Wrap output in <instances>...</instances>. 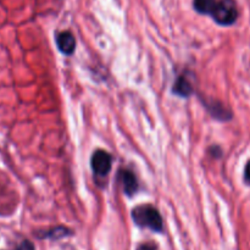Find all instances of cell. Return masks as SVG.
<instances>
[{
  "mask_svg": "<svg viewBox=\"0 0 250 250\" xmlns=\"http://www.w3.org/2000/svg\"><path fill=\"white\" fill-rule=\"evenodd\" d=\"M216 2V0H193V6L200 14L211 15Z\"/></svg>",
  "mask_w": 250,
  "mask_h": 250,
  "instance_id": "obj_7",
  "label": "cell"
},
{
  "mask_svg": "<svg viewBox=\"0 0 250 250\" xmlns=\"http://www.w3.org/2000/svg\"><path fill=\"white\" fill-rule=\"evenodd\" d=\"M92 168L95 175L106 176L111 170L112 159L109 153L104 150H97L92 156Z\"/></svg>",
  "mask_w": 250,
  "mask_h": 250,
  "instance_id": "obj_3",
  "label": "cell"
},
{
  "mask_svg": "<svg viewBox=\"0 0 250 250\" xmlns=\"http://www.w3.org/2000/svg\"><path fill=\"white\" fill-rule=\"evenodd\" d=\"M132 217L138 226L146 227L151 231H163V219L155 208L150 205H142L132 211Z\"/></svg>",
  "mask_w": 250,
  "mask_h": 250,
  "instance_id": "obj_1",
  "label": "cell"
},
{
  "mask_svg": "<svg viewBox=\"0 0 250 250\" xmlns=\"http://www.w3.org/2000/svg\"><path fill=\"white\" fill-rule=\"evenodd\" d=\"M211 16L221 26H229L236 22L238 17V9L234 0H220L216 2Z\"/></svg>",
  "mask_w": 250,
  "mask_h": 250,
  "instance_id": "obj_2",
  "label": "cell"
},
{
  "mask_svg": "<svg viewBox=\"0 0 250 250\" xmlns=\"http://www.w3.org/2000/svg\"><path fill=\"white\" fill-rule=\"evenodd\" d=\"M141 250H154V247H149V246H143L141 248Z\"/></svg>",
  "mask_w": 250,
  "mask_h": 250,
  "instance_id": "obj_11",
  "label": "cell"
},
{
  "mask_svg": "<svg viewBox=\"0 0 250 250\" xmlns=\"http://www.w3.org/2000/svg\"><path fill=\"white\" fill-rule=\"evenodd\" d=\"M120 180H121L125 193L129 195V197H132L137 192V189H138V183H137L136 176L131 171L122 170L120 172Z\"/></svg>",
  "mask_w": 250,
  "mask_h": 250,
  "instance_id": "obj_5",
  "label": "cell"
},
{
  "mask_svg": "<svg viewBox=\"0 0 250 250\" xmlns=\"http://www.w3.org/2000/svg\"><path fill=\"white\" fill-rule=\"evenodd\" d=\"M208 109L211 112V115L214 117H217L220 120H229L231 119V112L226 109L222 104H215L212 103L211 105H208Z\"/></svg>",
  "mask_w": 250,
  "mask_h": 250,
  "instance_id": "obj_8",
  "label": "cell"
},
{
  "mask_svg": "<svg viewBox=\"0 0 250 250\" xmlns=\"http://www.w3.org/2000/svg\"><path fill=\"white\" fill-rule=\"evenodd\" d=\"M173 92L177 95H181V97H189L193 93V87L192 83L188 81L187 77L185 76H181L177 81H176L175 85H173Z\"/></svg>",
  "mask_w": 250,
  "mask_h": 250,
  "instance_id": "obj_6",
  "label": "cell"
},
{
  "mask_svg": "<svg viewBox=\"0 0 250 250\" xmlns=\"http://www.w3.org/2000/svg\"><path fill=\"white\" fill-rule=\"evenodd\" d=\"M244 178H246V182L250 185V160L247 164L246 170H244Z\"/></svg>",
  "mask_w": 250,
  "mask_h": 250,
  "instance_id": "obj_10",
  "label": "cell"
},
{
  "mask_svg": "<svg viewBox=\"0 0 250 250\" xmlns=\"http://www.w3.org/2000/svg\"><path fill=\"white\" fill-rule=\"evenodd\" d=\"M17 250H34V246L29 241H23L20 244Z\"/></svg>",
  "mask_w": 250,
  "mask_h": 250,
  "instance_id": "obj_9",
  "label": "cell"
},
{
  "mask_svg": "<svg viewBox=\"0 0 250 250\" xmlns=\"http://www.w3.org/2000/svg\"><path fill=\"white\" fill-rule=\"evenodd\" d=\"M56 44H58V48L61 53L66 54V55H71V54L75 51L76 49V41L75 37L72 36V33L65 31L61 32L56 37Z\"/></svg>",
  "mask_w": 250,
  "mask_h": 250,
  "instance_id": "obj_4",
  "label": "cell"
}]
</instances>
